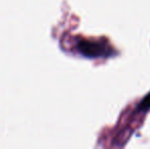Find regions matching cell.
<instances>
[{"mask_svg":"<svg viewBox=\"0 0 150 149\" xmlns=\"http://www.w3.org/2000/svg\"><path fill=\"white\" fill-rule=\"evenodd\" d=\"M79 50L83 55H85L86 57L90 58H95L99 57L103 54L104 49L103 46L99 43H95V42H90V41H81L78 45Z\"/></svg>","mask_w":150,"mask_h":149,"instance_id":"obj_1","label":"cell"},{"mask_svg":"<svg viewBox=\"0 0 150 149\" xmlns=\"http://www.w3.org/2000/svg\"><path fill=\"white\" fill-rule=\"evenodd\" d=\"M148 108H150V94H148V95L143 99V101L141 102L140 105H139V109L145 110V109H148Z\"/></svg>","mask_w":150,"mask_h":149,"instance_id":"obj_2","label":"cell"}]
</instances>
